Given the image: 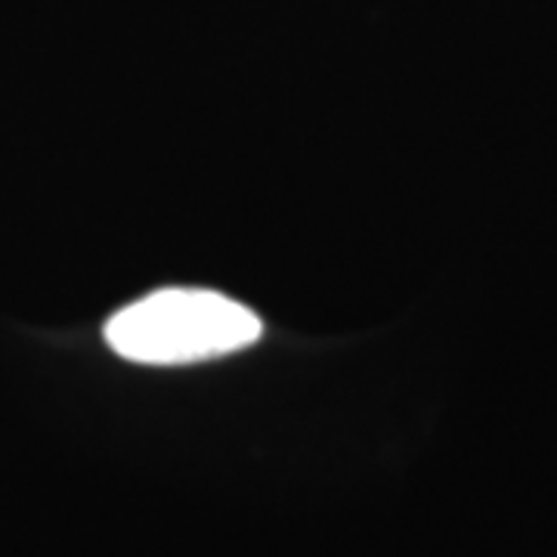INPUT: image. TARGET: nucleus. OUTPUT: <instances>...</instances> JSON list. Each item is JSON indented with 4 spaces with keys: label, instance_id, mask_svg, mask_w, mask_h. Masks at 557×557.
<instances>
[{
    "label": "nucleus",
    "instance_id": "f257e3e1",
    "mask_svg": "<svg viewBox=\"0 0 557 557\" xmlns=\"http://www.w3.org/2000/svg\"><path fill=\"white\" fill-rule=\"evenodd\" d=\"M263 335L260 319L220 292L164 288L106 322V344L143 366H183L236 354Z\"/></svg>",
    "mask_w": 557,
    "mask_h": 557
}]
</instances>
